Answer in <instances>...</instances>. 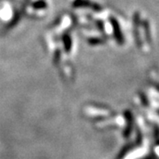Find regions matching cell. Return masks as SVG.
Returning a JSON list of instances; mask_svg holds the SVG:
<instances>
[{
	"instance_id": "cell-1",
	"label": "cell",
	"mask_w": 159,
	"mask_h": 159,
	"mask_svg": "<svg viewBox=\"0 0 159 159\" xmlns=\"http://www.w3.org/2000/svg\"><path fill=\"white\" fill-rule=\"evenodd\" d=\"M143 27H144V29H145V35H146V38H147V41L148 43H150L151 42V35H150V27H149V23L145 20L143 22Z\"/></svg>"
},
{
	"instance_id": "cell-2",
	"label": "cell",
	"mask_w": 159,
	"mask_h": 159,
	"mask_svg": "<svg viewBox=\"0 0 159 159\" xmlns=\"http://www.w3.org/2000/svg\"><path fill=\"white\" fill-rule=\"evenodd\" d=\"M157 145H159V140L157 141Z\"/></svg>"
}]
</instances>
